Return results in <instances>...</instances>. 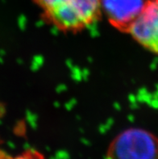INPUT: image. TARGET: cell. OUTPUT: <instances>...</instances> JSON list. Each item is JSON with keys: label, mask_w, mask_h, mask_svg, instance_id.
<instances>
[{"label": "cell", "mask_w": 158, "mask_h": 159, "mask_svg": "<svg viewBox=\"0 0 158 159\" xmlns=\"http://www.w3.org/2000/svg\"><path fill=\"white\" fill-rule=\"evenodd\" d=\"M106 159H158V138L144 129L125 130L112 141Z\"/></svg>", "instance_id": "cell-2"}, {"label": "cell", "mask_w": 158, "mask_h": 159, "mask_svg": "<svg viewBox=\"0 0 158 159\" xmlns=\"http://www.w3.org/2000/svg\"><path fill=\"white\" fill-rule=\"evenodd\" d=\"M45 22L64 32H78L102 15L101 0H33Z\"/></svg>", "instance_id": "cell-1"}, {"label": "cell", "mask_w": 158, "mask_h": 159, "mask_svg": "<svg viewBox=\"0 0 158 159\" xmlns=\"http://www.w3.org/2000/svg\"><path fill=\"white\" fill-rule=\"evenodd\" d=\"M128 33L141 46L158 54V0H146Z\"/></svg>", "instance_id": "cell-3"}, {"label": "cell", "mask_w": 158, "mask_h": 159, "mask_svg": "<svg viewBox=\"0 0 158 159\" xmlns=\"http://www.w3.org/2000/svg\"><path fill=\"white\" fill-rule=\"evenodd\" d=\"M145 2L146 0H101L102 14L114 28L128 33Z\"/></svg>", "instance_id": "cell-4"}, {"label": "cell", "mask_w": 158, "mask_h": 159, "mask_svg": "<svg viewBox=\"0 0 158 159\" xmlns=\"http://www.w3.org/2000/svg\"><path fill=\"white\" fill-rule=\"evenodd\" d=\"M2 159H45V157L37 151L34 150H28V151L24 152L22 154L17 156L13 158H4L2 157Z\"/></svg>", "instance_id": "cell-5"}, {"label": "cell", "mask_w": 158, "mask_h": 159, "mask_svg": "<svg viewBox=\"0 0 158 159\" xmlns=\"http://www.w3.org/2000/svg\"><path fill=\"white\" fill-rule=\"evenodd\" d=\"M2 157H3V156H2V155H1V154H0V159H2Z\"/></svg>", "instance_id": "cell-6"}]
</instances>
